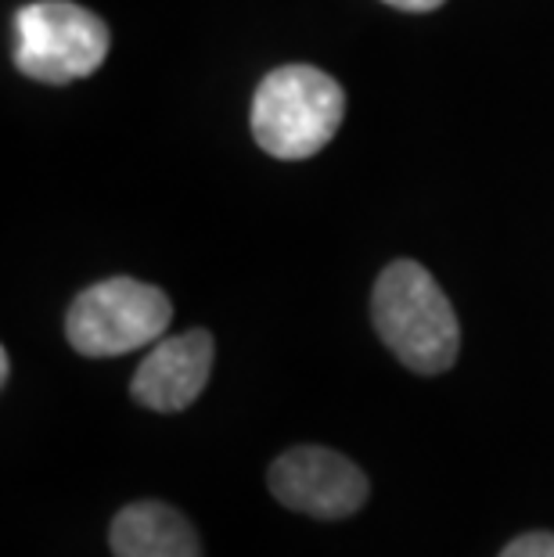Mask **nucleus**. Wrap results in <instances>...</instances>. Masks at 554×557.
<instances>
[{"label":"nucleus","instance_id":"nucleus-1","mask_svg":"<svg viewBox=\"0 0 554 557\" xmlns=\"http://www.w3.org/2000/svg\"><path fill=\"white\" fill-rule=\"evenodd\" d=\"M374 327L396 360L418 374H443L457 363L461 327L435 277L415 259L389 263L371 295Z\"/></svg>","mask_w":554,"mask_h":557},{"label":"nucleus","instance_id":"nucleus-2","mask_svg":"<svg viewBox=\"0 0 554 557\" xmlns=\"http://www.w3.org/2000/svg\"><path fill=\"white\" fill-rule=\"evenodd\" d=\"M346 94L313 65H281L256 87L253 137L274 159L299 162L317 156L338 134Z\"/></svg>","mask_w":554,"mask_h":557},{"label":"nucleus","instance_id":"nucleus-6","mask_svg":"<svg viewBox=\"0 0 554 557\" xmlns=\"http://www.w3.org/2000/svg\"><path fill=\"white\" fill-rule=\"evenodd\" d=\"M213 352H217L213 335L202 327L159 342V346L140 360L134 382H130V396H134L140 407L159 410V413L187 410L202 396V388L209 382Z\"/></svg>","mask_w":554,"mask_h":557},{"label":"nucleus","instance_id":"nucleus-7","mask_svg":"<svg viewBox=\"0 0 554 557\" xmlns=\"http://www.w3.org/2000/svg\"><path fill=\"white\" fill-rule=\"evenodd\" d=\"M115 557H202V543L181 511L159 500L130 504L109 529Z\"/></svg>","mask_w":554,"mask_h":557},{"label":"nucleus","instance_id":"nucleus-9","mask_svg":"<svg viewBox=\"0 0 554 557\" xmlns=\"http://www.w3.org/2000/svg\"><path fill=\"white\" fill-rule=\"evenodd\" d=\"M385 4H393L399 11H432V8L446 4V0H385Z\"/></svg>","mask_w":554,"mask_h":557},{"label":"nucleus","instance_id":"nucleus-3","mask_svg":"<svg viewBox=\"0 0 554 557\" xmlns=\"http://www.w3.org/2000/svg\"><path fill=\"white\" fill-rule=\"evenodd\" d=\"M109 58V26L73 0H33L15 15V65L37 83H73Z\"/></svg>","mask_w":554,"mask_h":557},{"label":"nucleus","instance_id":"nucleus-5","mask_svg":"<svg viewBox=\"0 0 554 557\" xmlns=\"http://www.w3.org/2000/svg\"><path fill=\"white\" fill-rule=\"evenodd\" d=\"M270 493L278 504L310 518H349L368 504V475L349 457L324 446H296L270 465Z\"/></svg>","mask_w":554,"mask_h":557},{"label":"nucleus","instance_id":"nucleus-10","mask_svg":"<svg viewBox=\"0 0 554 557\" xmlns=\"http://www.w3.org/2000/svg\"><path fill=\"white\" fill-rule=\"evenodd\" d=\"M8 377H11V357L8 352H0V382L8 385Z\"/></svg>","mask_w":554,"mask_h":557},{"label":"nucleus","instance_id":"nucleus-4","mask_svg":"<svg viewBox=\"0 0 554 557\" xmlns=\"http://www.w3.org/2000/svg\"><path fill=\"white\" fill-rule=\"evenodd\" d=\"M167 292L134 277H109L76 295L65 317V335L84 357H123L159 342L170 327Z\"/></svg>","mask_w":554,"mask_h":557},{"label":"nucleus","instance_id":"nucleus-8","mask_svg":"<svg viewBox=\"0 0 554 557\" xmlns=\"http://www.w3.org/2000/svg\"><path fill=\"white\" fill-rule=\"evenodd\" d=\"M501 557H554V532H526L512 540Z\"/></svg>","mask_w":554,"mask_h":557}]
</instances>
